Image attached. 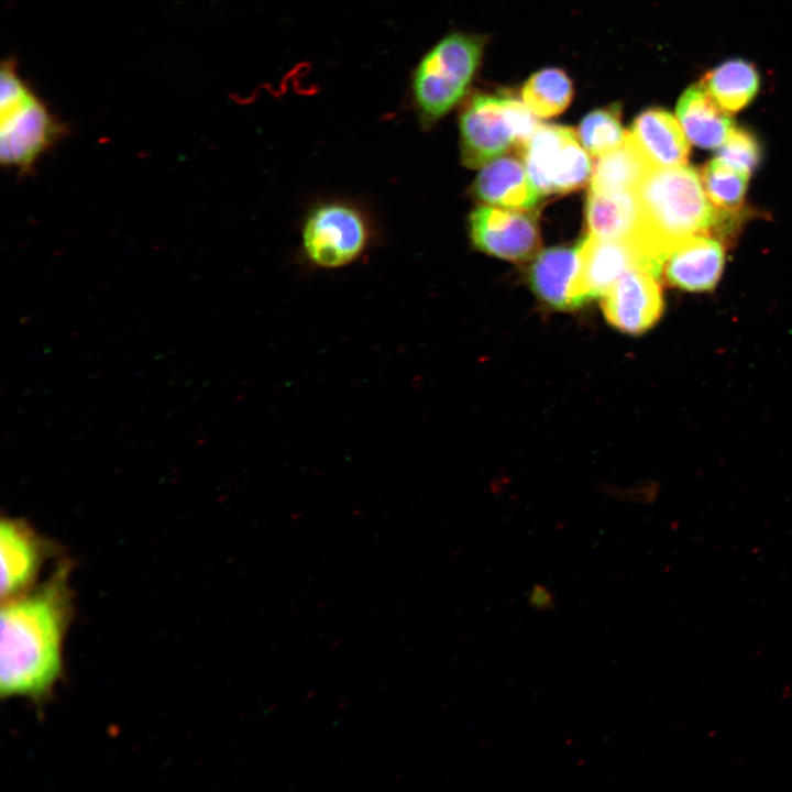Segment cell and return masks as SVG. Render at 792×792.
Segmentation results:
<instances>
[{
	"mask_svg": "<svg viewBox=\"0 0 792 792\" xmlns=\"http://www.w3.org/2000/svg\"><path fill=\"white\" fill-rule=\"evenodd\" d=\"M716 158L750 175L760 162L761 152L757 140L749 132L734 129Z\"/></svg>",
	"mask_w": 792,
	"mask_h": 792,
	"instance_id": "obj_23",
	"label": "cell"
},
{
	"mask_svg": "<svg viewBox=\"0 0 792 792\" xmlns=\"http://www.w3.org/2000/svg\"><path fill=\"white\" fill-rule=\"evenodd\" d=\"M703 187L697 172L686 165L652 168L636 187L646 228L669 253L692 235L729 233L738 219L717 210Z\"/></svg>",
	"mask_w": 792,
	"mask_h": 792,
	"instance_id": "obj_2",
	"label": "cell"
},
{
	"mask_svg": "<svg viewBox=\"0 0 792 792\" xmlns=\"http://www.w3.org/2000/svg\"><path fill=\"white\" fill-rule=\"evenodd\" d=\"M576 133L587 153L598 157L619 146L628 131L622 125L619 106L613 105L587 113Z\"/></svg>",
	"mask_w": 792,
	"mask_h": 792,
	"instance_id": "obj_22",
	"label": "cell"
},
{
	"mask_svg": "<svg viewBox=\"0 0 792 792\" xmlns=\"http://www.w3.org/2000/svg\"><path fill=\"white\" fill-rule=\"evenodd\" d=\"M659 279L646 271H627L602 297L608 323L628 334H641L653 327L663 311Z\"/></svg>",
	"mask_w": 792,
	"mask_h": 792,
	"instance_id": "obj_11",
	"label": "cell"
},
{
	"mask_svg": "<svg viewBox=\"0 0 792 792\" xmlns=\"http://www.w3.org/2000/svg\"><path fill=\"white\" fill-rule=\"evenodd\" d=\"M66 132L65 124L21 75L18 61L0 68V150L4 166L28 173Z\"/></svg>",
	"mask_w": 792,
	"mask_h": 792,
	"instance_id": "obj_3",
	"label": "cell"
},
{
	"mask_svg": "<svg viewBox=\"0 0 792 792\" xmlns=\"http://www.w3.org/2000/svg\"><path fill=\"white\" fill-rule=\"evenodd\" d=\"M579 249L573 296L580 307L601 298L629 270L639 268L661 278L664 260L640 240H607L587 233Z\"/></svg>",
	"mask_w": 792,
	"mask_h": 792,
	"instance_id": "obj_8",
	"label": "cell"
},
{
	"mask_svg": "<svg viewBox=\"0 0 792 792\" xmlns=\"http://www.w3.org/2000/svg\"><path fill=\"white\" fill-rule=\"evenodd\" d=\"M482 53L481 37L454 32L421 57L411 73L409 90L422 128H431L464 97Z\"/></svg>",
	"mask_w": 792,
	"mask_h": 792,
	"instance_id": "obj_4",
	"label": "cell"
},
{
	"mask_svg": "<svg viewBox=\"0 0 792 792\" xmlns=\"http://www.w3.org/2000/svg\"><path fill=\"white\" fill-rule=\"evenodd\" d=\"M579 244L538 253L529 270V283L539 299L560 310L579 308L573 287L579 272Z\"/></svg>",
	"mask_w": 792,
	"mask_h": 792,
	"instance_id": "obj_16",
	"label": "cell"
},
{
	"mask_svg": "<svg viewBox=\"0 0 792 792\" xmlns=\"http://www.w3.org/2000/svg\"><path fill=\"white\" fill-rule=\"evenodd\" d=\"M529 604L536 608L546 610L553 606L552 594L542 586H535L529 593Z\"/></svg>",
	"mask_w": 792,
	"mask_h": 792,
	"instance_id": "obj_24",
	"label": "cell"
},
{
	"mask_svg": "<svg viewBox=\"0 0 792 792\" xmlns=\"http://www.w3.org/2000/svg\"><path fill=\"white\" fill-rule=\"evenodd\" d=\"M2 602L31 590L43 563L55 546L40 536L28 521L4 517L0 524Z\"/></svg>",
	"mask_w": 792,
	"mask_h": 792,
	"instance_id": "obj_10",
	"label": "cell"
},
{
	"mask_svg": "<svg viewBox=\"0 0 792 792\" xmlns=\"http://www.w3.org/2000/svg\"><path fill=\"white\" fill-rule=\"evenodd\" d=\"M70 563L63 561L35 590L2 602L0 692L40 700L63 671L72 618Z\"/></svg>",
	"mask_w": 792,
	"mask_h": 792,
	"instance_id": "obj_1",
	"label": "cell"
},
{
	"mask_svg": "<svg viewBox=\"0 0 792 792\" xmlns=\"http://www.w3.org/2000/svg\"><path fill=\"white\" fill-rule=\"evenodd\" d=\"M748 176L718 158L707 163L702 172V180L711 204L719 211L738 213L746 195Z\"/></svg>",
	"mask_w": 792,
	"mask_h": 792,
	"instance_id": "obj_21",
	"label": "cell"
},
{
	"mask_svg": "<svg viewBox=\"0 0 792 792\" xmlns=\"http://www.w3.org/2000/svg\"><path fill=\"white\" fill-rule=\"evenodd\" d=\"M520 154L541 196L568 194L591 180L592 161L571 128L540 124L521 147Z\"/></svg>",
	"mask_w": 792,
	"mask_h": 792,
	"instance_id": "obj_6",
	"label": "cell"
},
{
	"mask_svg": "<svg viewBox=\"0 0 792 792\" xmlns=\"http://www.w3.org/2000/svg\"><path fill=\"white\" fill-rule=\"evenodd\" d=\"M472 194L491 206L515 210L531 209L541 198L524 162L513 156H501L484 165L472 185Z\"/></svg>",
	"mask_w": 792,
	"mask_h": 792,
	"instance_id": "obj_14",
	"label": "cell"
},
{
	"mask_svg": "<svg viewBox=\"0 0 792 792\" xmlns=\"http://www.w3.org/2000/svg\"><path fill=\"white\" fill-rule=\"evenodd\" d=\"M588 234L607 240H642L649 237L635 190L588 191L585 206Z\"/></svg>",
	"mask_w": 792,
	"mask_h": 792,
	"instance_id": "obj_13",
	"label": "cell"
},
{
	"mask_svg": "<svg viewBox=\"0 0 792 792\" xmlns=\"http://www.w3.org/2000/svg\"><path fill=\"white\" fill-rule=\"evenodd\" d=\"M522 102L539 118H551L563 112L573 97L568 75L559 68L535 73L524 85Z\"/></svg>",
	"mask_w": 792,
	"mask_h": 792,
	"instance_id": "obj_20",
	"label": "cell"
},
{
	"mask_svg": "<svg viewBox=\"0 0 792 792\" xmlns=\"http://www.w3.org/2000/svg\"><path fill=\"white\" fill-rule=\"evenodd\" d=\"M724 246L711 234H696L679 242L670 252L662 273L674 287L705 292L715 287L724 266Z\"/></svg>",
	"mask_w": 792,
	"mask_h": 792,
	"instance_id": "obj_12",
	"label": "cell"
},
{
	"mask_svg": "<svg viewBox=\"0 0 792 792\" xmlns=\"http://www.w3.org/2000/svg\"><path fill=\"white\" fill-rule=\"evenodd\" d=\"M371 240L366 215L346 201H326L307 215L301 230L302 250L308 261L322 268L351 264L364 253Z\"/></svg>",
	"mask_w": 792,
	"mask_h": 792,
	"instance_id": "obj_7",
	"label": "cell"
},
{
	"mask_svg": "<svg viewBox=\"0 0 792 792\" xmlns=\"http://www.w3.org/2000/svg\"><path fill=\"white\" fill-rule=\"evenodd\" d=\"M629 133L652 167L668 168L686 164L689 140L680 122L668 111L659 108L642 111L634 120Z\"/></svg>",
	"mask_w": 792,
	"mask_h": 792,
	"instance_id": "obj_15",
	"label": "cell"
},
{
	"mask_svg": "<svg viewBox=\"0 0 792 792\" xmlns=\"http://www.w3.org/2000/svg\"><path fill=\"white\" fill-rule=\"evenodd\" d=\"M469 228L473 244L487 254L521 262L539 253V228L526 210L481 206L470 215Z\"/></svg>",
	"mask_w": 792,
	"mask_h": 792,
	"instance_id": "obj_9",
	"label": "cell"
},
{
	"mask_svg": "<svg viewBox=\"0 0 792 792\" xmlns=\"http://www.w3.org/2000/svg\"><path fill=\"white\" fill-rule=\"evenodd\" d=\"M539 125L527 106L513 97L475 95L459 118L461 161L480 168L512 147L520 151Z\"/></svg>",
	"mask_w": 792,
	"mask_h": 792,
	"instance_id": "obj_5",
	"label": "cell"
},
{
	"mask_svg": "<svg viewBox=\"0 0 792 792\" xmlns=\"http://www.w3.org/2000/svg\"><path fill=\"white\" fill-rule=\"evenodd\" d=\"M596 158L590 180V189L596 191L635 190L654 168L629 131L619 146Z\"/></svg>",
	"mask_w": 792,
	"mask_h": 792,
	"instance_id": "obj_18",
	"label": "cell"
},
{
	"mask_svg": "<svg viewBox=\"0 0 792 792\" xmlns=\"http://www.w3.org/2000/svg\"><path fill=\"white\" fill-rule=\"evenodd\" d=\"M703 85L721 108L736 112L756 96L759 76L750 63L730 59L708 73Z\"/></svg>",
	"mask_w": 792,
	"mask_h": 792,
	"instance_id": "obj_19",
	"label": "cell"
},
{
	"mask_svg": "<svg viewBox=\"0 0 792 792\" xmlns=\"http://www.w3.org/2000/svg\"><path fill=\"white\" fill-rule=\"evenodd\" d=\"M727 113L703 84L689 87L676 106V117L688 140L708 150L721 147L735 129Z\"/></svg>",
	"mask_w": 792,
	"mask_h": 792,
	"instance_id": "obj_17",
	"label": "cell"
}]
</instances>
